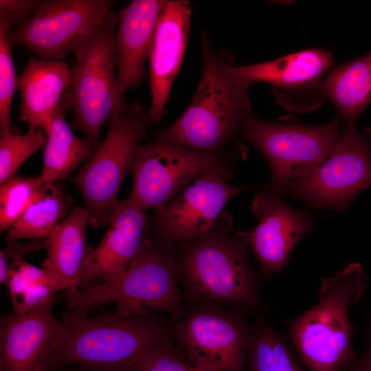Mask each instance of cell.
<instances>
[{
	"instance_id": "cell-20",
	"label": "cell",
	"mask_w": 371,
	"mask_h": 371,
	"mask_svg": "<svg viewBox=\"0 0 371 371\" xmlns=\"http://www.w3.org/2000/svg\"><path fill=\"white\" fill-rule=\"evenodd\" d=\"M69 63L30 57L18 78L21 93L19 119L30 131L48 129L53 113L70 85Z\"/></svg>"
},
{
	"instance_id": "cell-32",
	"label": "cell",
	"mask_w": 371,
	"mask_h": 371,
	"mask_svg": "<svg viewBox=\"0 0 371 371\" xmlns=\"http://www.w3.org/2000/svg\"><path fill=\"white\" fill-rule=\"evenodd\" d=\"M38 0H1L0 12L8 18L12 28L27 20L41 3Z\"/></svg>"
},
{
	"instance_id": "cell-1",
	"label": "cell",
	"mask_w": 371,
	"mask_h": 371,
	"mask_svg": "<svg viewBox=\"0 0 371 371\" xmlns=\"http://www.w3.org/2000/svg\"><path fill=\"white\" fill-rule=\"evenodd\" d=\"M60 340L38 371L73 366L89 371H134L149 351L173 342L168 322L150 315H125L115 308L93 316L65 313Z\"/></svg>"
},
{
	"instance_id": "cell-5",
	"label": "cell",
	"mask_w": 371,
	"mask_h": 371,
	"mask_svg": "<svg viewBox=\"0 0 371 371\" xmlns=\"http://www.w3.org/2000/svg\"><path fill=\"white\" fill-rule=\"evenodd\" d=\"M368 286L361 265L348 264L324 279L317 304L291 321L292 344L308 371H341L357 357L349 308L361 300Z\"/></svg>"
},
{
	"instance_id": "cell-6",
	"label": "cell",
	"mask_w": 371,
	"mask_h": 371,
	"mask_svg": "<svg viewBox=\"0 0 371 371\" xmlns=\"http://www.w3.org/2000/svg\"><path fill=\"white\" fill-rule=\"evenodd\" d=\"M118 14L111 11L93 36L75 53L70 69L72 130L82 132L95 151L103 124L126 104L117 81L115 45Z\"/></svg>"
},
{
	"instance_id": "cell-30",
	"label": "cell",
	"mask_w": 371,
	"mask_h": 371,
	"mask_svg": "<svg viewBox=\"0 0 371 371\" xmlns=\"http://www.w3.org/2000/svg\"><path fill=\"white\" fill-rule=\"evenodd\" d=\"M134 371H219L214 366L194 365L172 343L152 350L137 363Z\"/></svg>"
},
{
	"instance_id": "cell-19",
	"label": "cell",
	"mask_w": 371,
	"mask_h": 371,
	"mask_svg": "<svg viewBox=\"0 0 371 371\" xmlns=\"http://www.w3.org/2000/svg\"><path fill=\"white\" fill-rule=\"evenodd\" d=\"M167 1L133 0L118 13L115 32L116 77L121 92L137 86L145 76L144 65L161 12Z\"/></svg>"
},
{
	"instance_id": "cell-12",
	"label": "cell",
	"mask_w": 371,
	"mask_h": 371,
	"mask_svg": "<svg viewBox=\"0 0 371 371\" xmlns=\"http://www.w3.org/2000/svg\"><path fill=\"white\" fill-rule=\"evenodd\" d=\"M241 313L202 302L173 326V340L194 365L244 371L251 328Z\"/></svg>"
},
{
	"instance_id": "cell-23",
	"label": "cell",
	"mask_w": 371,
	"mask_h": 371,
	"mask_svg": "<svg viewBox=\"0 0 371 371\" xmlns=\"http://www.w3.org/2000/svg\"><path fill=\"white\" fill-rule=\"evenodd\" d=\"M323 91L348 126H355L371 103V51L333 67L326 77Z\"/></svg>"
},
{
	"instance_id": "cell-34",
	"label": "cell",
	"mask_w": 371,
	"mask_h": 371,
	"mask_svg": "<svg viewBox=\"0 0 371 371\" xmlns=\"http://www.w3.org/2000/svg\"><path fill=\"white\" fill-rule=\"evenodd\" d=\"M52 371H89V370H84L78 367L74 368L73 366H63V367L57 368L56 370H54Z\"/></svg>"
},
{
	"instance_id": "cell-14",
	"label": "cell",
	"mask_w": 371,
	"mask_h": 371,
	"mask_svg": "<svg viewBox=\"0 0 371 371\" xmlns=\"http://www.w3.org/2000/svg\"><path fill=\"white\" fill-rule=\"evenodd\" d=\"M335 62L330 52L306 49L276 60L252 65L230 67V71L251 85L267 82L272 85L276 100L286 109L307 112L322 106L325 96L324 82Z\"/></svg>"
},
{
	"instance_id": "cell-13",
	"label": "cell",
	"mask_w": 371,
	"mask_h": 371,
	"mask_svg": "<svg viewBox=\"0 0 371 371\" xmlns=\"http://www.w3.org/2000/svg\"><path fill=\"white\" fill-rule=\"evenodd\" d=\"M227 164L206 170L170 201L155 209L151 234L183 245L213 228L227 202L243 188L232 186Z\"/></svg>"
},
{
	"instance_id": "cell-27",
	"label": "cell",
	"mask_w": 371,
	"mask_h": 371,
	"mask_svg": "<svg viewBox=\"0 0 371 371\" xmlns=\"http://www.w3.org/2000/svg\"><path fill=\"white\" fill-rule=\"evenodd\" d=\"M12 27L6 16L0 12V134L20 133L11 121V104L18 78L12 55L13 45L10 39Z\"/></svg>"
},
{
	"instance_id": "cell-26",
	"label": "cell",
	"mask_w": 371,
	"mask_h": 371,
	"mask_svg": "<svg viewBox=\"0 0 371 371\" xmlns=\"http://www.w3.org/2000/svg\"><path fill=\"white\" fill-rule=\"evenodd\" d=\"M247 361L249 371H306L283 337L262 320L251 330Z\"/></svg>"
},
{
	"instance_id": "cell-28",
	"label": "cell",
	"mask_w": 371,
	"mask_h": 371,
	"mask_svg": "<svg viewBox=\"0 0 371 371\" xmlns=\"http://www.w3.org/2000/svg\"><path fill=\"white\" fill-rule=\"evenodd\" d=\"M41 176L14 175L0 188V230L10 229L44 185Z\"/></svg>"
},
{
	"instance_id": "cell-25",
	"label": "cell",
	"mask_w": 371,
	"mask_h": 371,
	"mask_svg": "<svg viewBox=\"0 0 371 371\" xmlns=\"http://www.w3.org/2000/svg\"><path fill=\"white\" fill-rule=\"evenodd\" d=\"M4 284L15 313H23L50 302L63 291L59 284L43 268L36 267L23 258L12 260Z\"/></svg>"
},
{
	"instance_id": "cell-9",
	"label": "cell",
	"mask_w": 371,
	"mask_h": 371,
	"mask_svg": "<svg viewBox=\"0 0 371 371\" xmlns=\"http://www.w3.org/2000/svg\"><path fill=\"white\" fill-rule=\"evenodd\" d=\"M112 5L109 0L41 1L27 20L10 31V39L39 60L65 61L93 36Z\"/></svg>"
},
{
	"instance_id": "cell-3",
	"label": "cell",
	"mask_w": 371,
	"mask_h": 371,
	"mask_svg": "<svg viewBox=\"0 0 371 371\" xmlns=\"http://www.w3.org/2000/svg\"><path fill=\"white\" fill-rule=\"evenodd\" d=\"M180 245L177 278L190 299L227 304L241 311L262 308L260 277L247 260L248 244L242 232L216 223L196 239Z\"/></svg>"
},
{
	"instance_id": "cell-33",
	"label": "cell",
	"mask_w": 371,
	"mask_h": 371,
	"mask_svg": "<svg viewBox=\"0 0 371 371\" xmlns=\"http://www.w3.org/2000/svg\"><path fill=\"white\" fill-rule=\"evenodd\" d=\"M366 347L363 353L341 371H371V313L368 319V330L366 334Z\"/></svg>"
},
{
	"instance_id": "cell-4",
	"label": "cell",
	"mask_w": 371,
	"mask_h": 371,
	"mask_svg": "<svg viewBox=\"0 0 371 371\" xmlns=\"http://www.w3.org/2000/svg\"><path fill=\"white\" fill-rule=\"evenodd\" d=\"M175 244L146 233L126 271L116 280L85 289L64 291L67 304L76 313L88 314L114 302L125 315H150L148 308L169 313L179 321L185 315L183 294L177 286Z\"/></svg>"
},
{
	"instance_id": "cell-29",
	"label": "cell",
	"mask_w": 371,
	"mask_h": 371,
	"mask_svg": "<svg viewBox=\"0 0 371 371\" xmlns=\"http://www.w3.org/2000/svg\"><path fill=\"white\" fill-rule=\"evenodd\" d=\"M46 142L42 129L25 133H7L0 137V184L14 177L24 161Z\"/></svg>"
},
{
	"instance_id": "cell-21",
	"label": "cell",
	"mask_w": 371,
	"mask_h": 371,
	"mask_svg": "<svg viewBox=\"0 0 371 371\" xmlns=\"http://www.w3.org/2000/svg\"><path fill=\"white\" fill-rule=\"evenodd\" d=\"M89 218L86 207H76L46 238L47 257L43 268L63 291L78 289L82 265L91 249L86 238Z\"/></svg>"
},
{
	"instance_id": "cell-11",
	"label": "cell",
	"mask_w": 371,
	"mask_h": 371,
	"mask_svg": "<svg viewBox=\"0 0 371 371\" xmlns=\"http://www.w3.org/2000/svg\"><path fill=\"white\" fill-rule=\"evenodd\" d=\"M230 160L224 153L188 148L157 139L140 144L131 166L133 186L128 198L145 212L155 210L206 170Z\"/></svg>"
},
{
	"instance_id": "cell-24",
	"label": "cell",
	"mask_w": 371,
	"mask_h": 371,
	"mask_svg": "<svg viewBox=\"0 0 371 371\" xmlns=\"http://www.w3.org/2000/svg\"><path fill=\"white\" fill-rule=\"evenodd\" d=\"M69 207L61 186L56 182L44 184L9 229L7 239H46Z\"/></svg>"
},
{
	"instance_id": "cell-15",
	"label": "cell",
	"mask_w": 371,
	"mask_h": 371,
	"mask_svg": "<svg viewBox=\"0 0 371 371\" xmlns=\"http://www.w3.org/2000/svg\"><path fill=\"white\" fill-rule=\"evenodd\" d=\"M276 192L256 194L251 210L259 223L242 232L267 277L286 266L294 247L311 229L307 214L287 205Z\"/></svg>"
},
{
	"instance_id": "cell-16",
	"label": "cell",
	"mask_w": 371,
	"mask_h": 371,
	"mask_svg": "<svg viewBox=\"0 0 371 371\" xmlns=\"http://www.w3.org/2000/svg\"><path fill=\"white\" fill-rule=\"evenodd\" d=\"M109 228L84 261L78 289L112 282L128 269L139 250L149 227L146 212L126 198L120 202Z\"/></svg>"
},
{
	"instance_id": "cell-10",
	"label": "cell",
	"mask_w": 371,
	"mask_h": 371,
	"mask_svg": "<svg viewBox=\"0 0 371 371\" xmlns=\"http://www.w3.org/2000/svg\"><path fill=\"white\" fill-rule=\"evenodd\" d=\"M371 187V128L347 126L332 153L282 191L317 207L345 212L352 199Z\"/></svg>"
},
{
	"instance_id": "cell-18",
	"label": "cell",
	"mask_w": 371,
	"mask_h": 371,
	"mask_svg": "<svg viewBox=\"0 0 371 371\" xmlns=\"http://www.w3.org/2000/svg\"><path fill=\"white\" fill-rule=\"evenodd\" d=\"M192 7L186 0L167 1L159 18L149 52L151 103L155 122L164 116L173 82L186 49Z\"/></svg>"
},
{
	"instance_id": "cell-22",
	"label": "cell",
	"mask_w": 371,
	"mask_h": 371,
	"mask_svg": "<svg viewBox=\"0 0 371 371\" xmlns=\"http://www.w3.org/2000/svg\"><path fill=\"white\" fill-rule=\"evenodd\" d=\"M73 109L69 89L63 94L45 132L43 167L41 175L45 184L67 179L94 152L86 139L76 137L66 121L67 112Z\"/></svg>"
},
{
	"instance_id": "cell-31",
	"label": "cell",
	"mask_w": 371,
	"mask_h": 371,
	"mask_svg": "<svg viewBox=\"0 0 371 371\" xmlns=\"http://www.w3.org/2000/svg\"><path fill=\"white\" fill-rule=\"evenodd\" d=\"M7 245L0 251V282L4 284L10 265L26 254L36 252L46 247V239H34L22 243L19 240L7 239Z\"/></svg>"
},
{
	"instance_id": "cell-17",
	"label": "cell",
	"mask_w": 371,
	"mask_h": 371,
	"mask_svg": "<svg viewBox=\"0 0 371 371\" xmlns=\"http://www.w3.org/2000/svg\"><path fill=\"white\" fill-rule=\"evenodd\" d=\"M54 302L1 319L0 371L39 370L65 329L53 312Z\"/></svg>"
},
{
	"instance_id": "cell-2",
	"label": "cell",
	"mask_w": 371,
	"mask_h": 371,
	"mask_svg": "<svg viewBox=\"0 0 371 371\" xmlns=\"http://www.w3.org/2000/svg\"><path fill=\"white\" fill-rule=\"evenodd\" d=\"M202 71L194 96L186 111L157 139L188 148L223 153L241 132L251 115L248 89L251 85L234 75V56L212 51L207 36L201 40Z\"/></svg>"
},
{
	"instance_id": "cell-8",
	"label": "cell",
	"mask_w": 371,
	"mask_h": 371,
	"mask_svg": "<svg viewBox=\"0 0 371 371\" xmlns=\"http://www.w3.org/2000/svg\"><path fill=\"white\" fill-rule=\"evenodd\" d=\"M241 133L267 160L271 186L282 190L322 164L334 150L344 132L339 120L320 126L276 123L249 115Z\"/></svg>"
},
{
	"instance_id": "cell-7",
	"label": "cell",
	"mask_w": 371,
	"mask_h": 371,
	"mask_svg": "<svg viewBox=\"0 0 371 371\" xmlns=\"http://www.w3.org/2000/svg\"><path fill=\"white\" fill-rule=\"evenodd\" d=\"M109 122L105 139L71 180L83 196L89 224L95 229L109 223L117 207L121 184L141 140L155 122L142 104L126 102Z\"/></svg>"
}]
</instances>
